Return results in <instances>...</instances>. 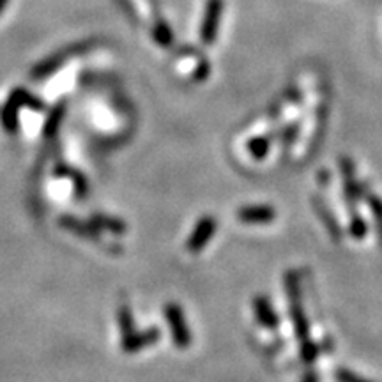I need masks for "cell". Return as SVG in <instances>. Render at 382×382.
Segmentation results:
<instances>
[{
  "instance_id": "277c9868",
  "label": "cell",
  "mask_w": 382,
  "mask_h": 382,
  "mask_svg": "<svg viewBox=\"0 0 382 382\" xmlns=\"http://www.w3.org/2000/svg\"><path fill=\"white\" fill-rule=\"evenodd\" d=\"M179 317H181V315H179V313H177V310L172 308V312H170V310H168V319L174 320L175 324H177ZM179 329H181V326H175V338H177L179 343H182V334H181V331H179Z\"/></svg>"
},
{
  "instance_id": "6da1fadb",
  "label": "cell",
  "mask_w": 382,
  "mask_h": 382,
  "mask_svg": "<svg viewBox=\"0 0 382 382\" xmlns=\"http://www.w3.org/2000/svg\"><path fill=\"white\" fill-rule=\"evenodd\" d=\"M219 16H221V0H209L204 23H202V39L207 45L214 41L219 25Z\"/></svg>"
},
{
  "instance_id": "3957f363",
  "label": "cell",
  "mask_w": 382,
  "mask_h": 382,
  "mask_svg": "<svg viewBox=\"0 0 382 382\" xmlns=\"http://www.w3.org/2000/svg\"><path fill=\"white\" fill-rule=\"evenodd\" d=\"M262 211H266V209H250V214H248V212H245V214H243V218H245V219H260V218L269 219V218H271V211L260 214Z\"/></svg>"
},
{
  "instance_id": "7a4b0ae2",
  "label": "cell",
  "mask_w": 382,
  "mask_h": 382,
  "mask_svg": "<svg viewBox=\"0 0 382 382\" xmlns=\"http://www.w3.org/2000/svg\"><path fill=\"white\" fill-rule=\"evenodd\" d=\"M94 225L97 226V228H107V231L111 232H124V226L121 225L119 221H116V219H110V218H104V216H96V218L93 219Z\"/></svg>"
},
{
  "instance_id": "5b68a950",
  "label": "cell",
  "mask_w": 382,
  "mask_h": 382,
  "mask_svg": "<svg viewBox=\"0 0 382 382\" xmlns=\"http://www.w3.org/2000/svg\"><path fill=\"white\" fill-rule=\"evenodd\" d=\"M338 377H341L346 382H363V381H360L356 375L349 374V371H340V374H338Z\"/></svg>"
}]
</instances>
